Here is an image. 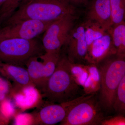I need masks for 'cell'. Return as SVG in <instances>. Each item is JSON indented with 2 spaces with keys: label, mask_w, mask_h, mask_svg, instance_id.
I'll return each instance as SVG.
<instances>
[{
  "label": "cell",
  "mask_w": 125,
  "mask_h": 125,
  "mask_svg": "<svg viewBox=\"0 0 125 125\" xmlns=\"http://www.w3.org/2000/svg\"><path fill=\"white\" fill-rule=\"evenodd\" d=\"M42 97L48 102H66L84 94L72 75L69 61L61 49L60 58L54 73L50 76L41 92Z\"/></svg>",
  "instance_id": "1"
},
{
  "label": "cell",
  "mask_w": 125,
  "mask_h": 125,
  "mask_svg": "<svg viewBox=\"0 0 125 125\" xmlns=\"http://www.w3.org/2000/svg\"><path fill=\"white\" fill-rule=\"evenodd\" d=\"M77 9L65 0H23L1 26L26 20L55 21L68 14H78Z\"/></svg>",
  "instance_id": "2"
},
{
  "label": "cell",
  "mask_w": 125,
  "mask_h": 125,
  "mask_svg": "<svg viewBox=\"0 0 125 125\" xmlns=\"http://www.w3.org/2000/svg\"><path fill=\"white\" fill-rule=\"evenodd\" d=\"M101 77L98 96L104 112L113 110V105L119 84L125 76V57L116 54L106 57L97 64Z\"/></svg>",
  "instance_id": "3"
},
{
  "label": "cell",
  "mask_w": 125,
  "mask_h": 125,
  "mask_svg": "<svg viewBox=\"0 0 125 125\" xmlns=\"http://www.w3.org/2000/svg\"><path fill=\"white\" fill-rule=\"evenodd\" d=\"M45 53L42 40L37 38H0V61L2 62L24 66L30 58Z\"/></svg>",
  "instance_id": "4"
},
{
  "label": "cell",
  "mask_w": 125,
  "mask_h": 125,
  "mask_svg": "<svg viewBox=\"0 0 125 125\" xmlns=\"http://www.w3.org/2000/svg\"><path fill=\"white\" fill-rule=\"evenodd\" d=\"M97 95L84 94L70 109L60 125H101L105 117Z\"/></svg>",
  "instance_id": "5"
},
{
  "label": "cell",
  "mask_w": 125,
  "mask_h": 125,
  "mask_svg": "<svg viewBox=\"0 0 125 125\" xmlns=\"http://www.w3.org/2000/svg\"><path fill=\"white\" fill-rule=\"evenodd\" d=\"M79 18L78 14H68L49 25L42 40L45 52L61 51Z\"/></svg>",
  "instance_id": "6"
},
{
  "label": "cell",
  "mask_w": 125,
  "mask_h": 125,
  "mask_svg": "<svg viewBox=\"0 0 125 125\" xmlns=\"http://www.w3.org/2000/svg\"><path fill=\"white\" fill-rule=\"evenodd\" d=\"M54 22L26 20L1 26L0 38L33 39L43 33Z\"/></svg>",
  "instance_id": "7"
},
{
  "label": "cell",
  "mask_w": 125,
  "mask_h": 125,
  "mask_svg": "<svg viewBox=\"0 0 125 125\" xmlns=\"http://www.w3.org/2000/svg\"><path fill=\"white\" fill-rule=\"evenodd\" d=\"M72 75L86 95L97 94L101 87L100 72L97 65L72 63L69 61Z\"/></svg>",
  "instance_id": "8"
},
{
  "label": "cell",
  "mask_w": 125,
  "mask_h": 125,
  "mask_svg": "<svg viewBox=\"0 0 125 125\" xmlns=\"http://www.w3.org/2000/svg\"><path fill=\"white\" fill-rule=\"evenodd\" d=\"M61 50L72 63L88 64L86 57L88 47L83 21L75 25Z\"/></svg>",
  "instance_id": "9"
},
{
  "label": "cell",
  "mask_w": 125,
  "mask_h": 125,
  "mask_svg": "<svg viewBox=\"0 0 125 125\" xmlns=\"http://www.w3.org/2000/svg\"><path fill=\"white\" fill-rule=\"evenodd\" d=\"M83 96L66 102H48L43 106L37 113L33 115V125H53L60 123L64 119L72 107L80 101Z\"/></svg>",
  "instance_id": "10"
},
{
  "label": "cell",
  "mask_w": 125,
  "mask_h": 125,
  "mask_svg": "<svg viewBox=\"0 0 125 125\" xmlns=\"http://www.w3.org/2000/svg\"><path fill=\"white\" fill-rule=\"evenodd\" d=\"M85 20L107 30L112 25L110 0H93L85 9Z\"/></svg>",
  "instance_id": "11"
},
{
  "label": "cell",
  "mask_w": 125,
  "mask_h": 125,
  "mask_svg": "<svg viewBox=\"0 0 125 125\" xmlns=\"http://www.w3.org/2000/svg\"><path fill=\"white\" fill-rule=\"evenodd\" d=\"M116 53L111 36L107 30L103 36L94 41L88 48L86 61L87 64L97 65L104 58Z\"/></svg>",
  "instance_id": "12"
},
{
  "label": "cell",
  "mask_w": 125,
  "mask_h": 125,
  "mask_svg": "<svg viewBox=\"0 0 125 125\" xmlns=\"http://www.w3.org/2000/svg\"><path fill=\"white\" fill-rule=\"evenodd\" d=\"M0 74L7 80L13 82L14 88H21L29 85L34 86L24 66L0 61Z\"/></svg>",
  "instance_id": "13"
},
{
  "label": "cell",
  "mask_w": 125,
  "mask_h": 125,
  "mask_svg": "<svg viewBox=\"0 0 125 125\" xmlns=\"http://www.w3.org/2000/svg\"><path fill=\"white\" fill-rule=\"evenodd\" d=\"M11 96H13L16 106L23 110L34 107L42 98L40 91L33 85L20 89L13 88Z\"/></svg>",
  "instance_id": "14"
},
{
  "label": "cell",
  "mask_w": 125,
  "mask_h": 125,
  "mask_svg": "<svg viewBox=\"0 0 125 125\" xmlns=\"http://www.w3.org/2000/svg\"><path fill=\"white\" fill-rule=\"evenodd\" d=\"M39 57L30 58L25 66L31 82L41 93L50 76L42 60L40 58L42 61L39 60Z\"/></svg>",
  "instance_id": "15"
},
{
  "label": "cell",
  "mask_w": 125,
  "mask_h": 125,
  "mask_svg": "<svg viewBox=\"0 0 125 125\" xmlns=\"http://www.w3.org/2000/svg\"><path fill=\"white\" fill-rule=\"evenodd\" d=\"M116 51V54L125 57V22L112 25L107 30Z\"/></svg>",
  "instance_id": "16"
},
{
  "label": "cell",
  "mask_w": 125,
  "mask_h": 125,
  "mask_svg": "<svg viewBox=\"0 0 125 125\" xmlns=\"http://www.w3.org/2000/svg\"><path fill=\"white\" fill-rule=\"evenodd\" d=\"M83 22L85 29V39L88 48L94 41L103 36L107 30L99 25L90 21L85 20Z\"/></svg>",
  "instance_id": "17"
},
{
  "label": "cell",
  "mask_w": 125,
  "mask_h": 125,
  "mask_svg": "<svg viewBox=\"0 0 125 125\" xmlns=\"http://www.w3.org/2000/svg\"><path fill=\"white\" fill-rule=\"evenodd\" d=\"M112 25L125 21V0H110Z\"/></svg>",
  "instance_id": "18"
},
{
  "label": "cell",
  "mask_w": 125,
  "mask_h": 125,
  "mask_svg": "<svg viewBox=\"0 0 125 125\" xmlns=\"http://www.w3.org/2000/svg\"><path fill=\"white\" fill-rule=\"evenodd\" d=\"M113 110L118 114L124 115L125 113V76L119 84L114 98Z\"/></svg>",
  "instance_id": "19"
},
{
  "label": "cell",
  "mask_w": 125,
  "mask_h": 125,
  "mask_svg": "<svg viewBox=\"0 0 125 125\" xmlns=\"http://www.w3.org/2000/svg\"><path fill=\"white\" fill-rule=\"evenodd\" d=\"M23 0H8L0 8V26L17 10Z\"/></svg>",
  "instance_id": "20"
},
{
  "label": "cell",
  "mask_w": 125,
  "mask_h": 125,
  "mask_svg": "<svg viewBox=\"0 0 125 125\" xmlns=\"http://www.w3.org/2000/svg\"><path fill=\"white\" fill-rule=\"evenodd\" d=\"M13 89L10 81L0 74V103L11 96Z\"/></svg>",
  "instance_id": "21"
},
{
  "label": "cell",
  "mask_w": 125,
  "mask_h": 125,
  "mask_svg": "<svg viewBox=\"0 0 125 125\" xmlns=\"http://www.w3.org/2000/svg\"><path fill=\"white\" fill-rule=\"evenodd\" d=\"M102 125H125L124 115L118 114L117 115L105 117L101 122Z\"/></svg>",
  "instance_id": "22"
},
{
  "label": "cell",
  "mask_w": 125,
  "mask_h": 125,
  "mask_svg": "<svg viewBox=\"0 0 125 125\" xmlns=\"http://www.w3.org/2000/svg\"><path fill=\"white\" fill-rule=\"evenodd\" d=\"M76 9H85L93 0H65Z\"/></svg>",
  "instance_id": "23"
},
{
  "label": "cell",
  "mask_w": 125,
  "mask_h": 125,
  "mask_svg": "<svg viewBox=\"0 0 125 125\" xmlns=\"http://www.w3.org/2000/svg\"><path fill=\"white\" fill-rule=\"evenodd\" d=\"M8 0H0V8Z\"/></svg>",
  "instance_id": "24"
}]
</instances>
